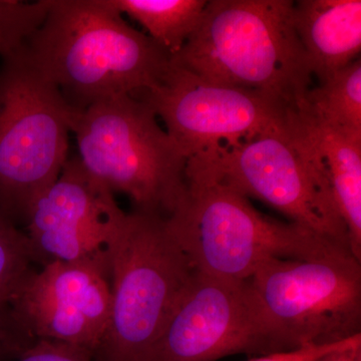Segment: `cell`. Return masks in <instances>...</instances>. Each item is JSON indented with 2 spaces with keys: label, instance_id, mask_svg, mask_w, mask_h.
I'll return each mask as SVG.
<instances>
[{
  "label": "cell",
  "instance_id": "21",
  "mask_svg": "<svg viewBox=\"0 0 361 361\" xmlns=\"http://www.w3.org/2000/svg\"><path fill=\"white\" fill-rule=\"evenodd\" d=\"M315 361H361V344L330 351Z\"/></svg>",
  "mask_w": 361,
  "mask_h": 361
},
{
  "label": "cell",
  "instance_id": "19",
  "mask_svg": "<svg viewBox=\"0 0 361 361\" xmlns=\"http://www.w3.org/2000/svg\"><path fill=\"white\" fill-rule=\"evenodd\" d=\"M89 349L63 342L37 341L14 361H94Z\"/></svg>",
  "mask_w": 361,
  "mask_h": 361
},
{
  "label": "cell",
  "instance_id": "22",
  "mask_svg": "<svg viewBox=\"0 0 361 361\" xmlns=\"http://www.w3.org/2000/svg\"><path fill=\"white\" fill-rule=\"evenodd\" d=\"M23 353L13 342L0 336V361H14Z\"/></svg>",
  "mask_w": 361,
  "mask_h": 361
},
{
  "label": "cell",
  "instance_id": "20",
  "mask_svg": "<svg viewBox=\"0 0 361 361\" xmlns=\"http://www.w3.org/2000/svg\"><path fill=\"white\" fill-rule=\"evenodd\" d=\"M358 344H361V334L348 337L344 341L334 342V343L311 344L294 350L262 355L250 361H315L330 351L358 345Z\"/></svg>",
  "mask_w": 361,
  "mask_h": 361
},
{
  "label": "cell",
  "instance_id": "16",
  "mask_svg": "<svg viewBox=\"0 0 361 361\" xmlns=\"http://www.w3.org/2000/svg\"><path fill=\"white\" fill-rule=\"evenodd\" d=\"M299 104L330 127L361 140L360 59L311 87Z\"/></svg>",
  "mask_w": 361,
  "mask_h": 361
},
{
  "label": "cell",
  "instance_id": "15",
  "mask_svg": "<svg viewBox=\"0 0 361 361\" xmlns=\"http://www.w3.org/2000/svg\"><path fill=\"white\" fill-rule=\"evenodd\" d=\"M146 28L157 44L170 54L180 51L200 23L207 0H108Z\"/></svg>",
  "mask_w": 361,
  "mask_h": 361
},
{
  "label": "cell",
  "instance_id": "6",
  "mask_svg": "<svg viewBox=\"0 0 361 361\" xmlns=\"http://www.w3.org/2000/svg\"><path fill=\"white\" fill-rule=\"evenodd\" d=\"M186 180L218 183L258 199L351 253L326 177L293 120L286 134L259 135L189 159Z\"/></svg>",
  "mask_w": 361,
  "mask_h": 361
},
{
  "label": "cell",
  "instance_id": "12",
  "mask_svg": "<svg viewBox=\"0 0 361 361\" xmlns=\"http://www.w3.org/2000/svg\"><path fill=\"white\" fill-rule=\"evenodd\" d=\"M123 211L108 188L68 158L58 180L35 202L25 225L37 264L94 263L110 270V252Z\"/></svg>",
  "mask_w": 361,
  "mask_h": 361
},
{
  "label": "cell",
  "instance_id": "11",
  "mask_svg": "<svg viewBox=\"0 0 361 361\" xmlns=\"http://www.w3.org/2000/svg\"><path fill=\"white\" fill-rule=\"evenodd\" d=\"M110 270L54 261L35 270L11 304L16 331L28 343L63 342L96 353L111 315Z\"/></svg>",
  "mask_w": 361,
  "mask_h": 361
},
{
  "label": "cell",
  "instance_id": "1",
  "mask_svg": "<svg viewBox=\"0 0 361 361\" xmlns=\"http://www.w3.org/2000/svg\"><path fill=\"white\" fill-rule=\"evenodd\" d=\"M23 51L75 111L153 89L171 68L170 54L108 0H49L44 23Z\"/></svg>",
  "mask_w": 361,
  "mask_h": 361
},
{
  "label": "cell",
  "instance_id": "2",
  "mask_svg": "<svg viewBox=\"0 0 361 361\" xmlns=\"http://www.w3.org/2000/svg\"><path fill=\"white\" fill-rule=\"evenodd\" d=\"M290 0H211L171 63L205 82L262 92L297 108L312 75Z\"/></svg>",
  "mask_w": 361,
  "mask_h": 361
},
{
  "label": "cell",
  "instance_id": "17",
  "mask_svg": "<svg viewBox=\"0 0 361 361\" xmlns=\"http://www.w3.org/2000/svg\"><path fill=\"white\" fill-rule=\"evenodd\" d=\"M37 264L25 231L0 211V336L20 350L30 344L16 331L11 319V304Z\"/></svg>",
  "mask_w": 361,
  "mask_h": 361
},
{
  "label": "cell",
  "instance_id": "7",
  "mask_svg": "<svg viewBox=\"0 0 361 361\" xmlns=\"http://www.w3.org/2000/svg\"><path fill=\"white\" fill-rule=\"evenodd\" d=\"M73 110L28 61L23 45L0 68V211L25 227L68 160Z\"/></svg>",
  "mask_w": 361,
  "mask_h": 361
},
{
  "label": "cell",
  "instance_id": "9",
  "mask_svg": "<svg viewBox=\"0 0 361 361\" xmlns=\"http://www.w3.org/2000/svg\"><path fill=\"white\" fill-rule=\"evenodd\" d=\"M133 97L161 116L187 160L259 135L286 134L297 109L262 92L211 84L172 63L160 85Z\"/></svg>",
  "mask_w": 361,
  "mask_h": 361
},
{
  "label": "cell",
  "instance_id": "14",
  "mask_svg": "<svg viewBox=\"0 0 361 361\" xmlns=\"http://www.w3.org/2000/svg\"><path fill=\"white\" fill-rule=\"evenodd\" d=\"M294 121L319 161L348 228L351 253L361 262V140L318 120L302 104Z\"/></svg>",
  "mask_w": 361,
  "mask_h": 361
},
{
  "label": "cell",
  "instance_id": "8",
  "mask_svg": "<svg viewBox=\"0 0 361 361\" xmlns=\"http://www.w3.org/2000/svg\"><path fill=\"white\" fill-rule=\"evenodd\" d=\"M351 254L273 259L248 280L273 353L361 334V265Z\"/></svg>",
  "mask_w": 361,
  "mask_h": 361
},
{
  "label": "cell",
  "instance_id": "5",
  "mask_svg": "<svg viewBox=\"0 0 361 361\" xmlns=\"http://www.w3.org/2000/svg\"><path fill=\"white\" fill-rule=\"evenodd\" d=\"M195 272L165 217L123 212L110 252V320L94 361L144 360Z\"/></svg>",
  "mask_w": 361,
  "mask_h": 361
},
{
  "label": "cell",
  "instance_id": "13",
  "mask_svg": "<svg viewBox=\"0 0 361 361\" xmlns=\"http://www.w3.org/2000/svg\"><path fill=\"white\" fill-rule=\"evenodd\" d=\"M294 26L319 82L350 65L361 49L360 0L294 2Z\"/></svg>",
  "mask_w": 361,
  "mask_h": 361
},
{
  "label": "cell",
  "instance_id": "18",
  "mask_svg": "<svg viewBox=\"0 0 361 361\" xmlns=\"http://www.w3.org/2000/svg\"><path fill=\"white\" fill-rule=\"evenodd\" d=\"M49 0H0V56L18 51L44 23Z\"/></svg>",
  "mask_w": 361,
  "mask_h": 361
},
{
  "label": "cell",
  "instance_id": "3",
  "mask_svg": "<svg viewBox=\"0 0 361 361\" xmlns=\"http://www.w3.org/2000/svg\"><path fill=\"white\" fill-rule=\"evenodd\" d=\"M166 222L197 272L234 283L273 259L351 254L296 223L263 215L218 183L187 180L184 198Z\"/></svg>",
  "mask_w": 361,
  "mask_h": 361
},
{
  "label": "cell",
  "instance_id": "4",
  "mask_svg": "<svg viewBox=\"0 0 361 361\" xmlns=\"http://www.w3.org/2000/svg\"><path fill=\"white\" fill-rule=\"evenodd\" d=\"M85 171L137 212L168 218L187 191V158L157 121L153 109L130 94L106 97L71 113Z\"/></svg>",
  "mask_w": 361,
  "mask_h": 361
},
{
  "label": "cell",
  "instance_id": "10",
  "mask_svg": "<svg viewBox=\"0 0 361 361\" xmlns=\"http://www.w3.org/2000/svg\"><path fill=\"white\" fill-rule=\"evenodd\" d=\"M238 353H273L247 282L196 271L142 361H215Z\"/></svg>",
  "mask_w": 361,
  "mask_h": 361
}]
</instances>
